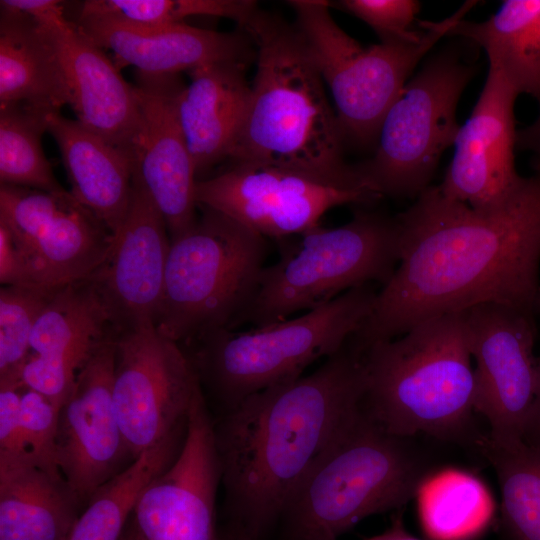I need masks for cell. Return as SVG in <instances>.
<instances>
[{"mask_svg": "<svg viewBox=\"0 0 540 540\" xmlns=\"http://www.w3.org/2000/svg\"><path fill=\"white\" fill-rule=\"evenodd\" d=\"M399 265L351 337L361 351L417 324L484 303L535 312L540 290V171L506 201L475 209L429 186L395 216Z\"/></svg>", "mask_w": 540, "mask_h": 540, "instance_id": "6da1fadb", "label": "cell"}, {"mask_svg": "<svg viewBox=\"0 0 540 540\" xmlns=\"http://www.w3.org/2000/svg\"><path fill=\"white\" fill-rule=\"evenodd\" d=\"M362 354L347 341L309 375L213 416L227 522L263 540L292 494L361 412Z\"/></svg>", "mask_w": 540, "mask_h": 540, "instance_id": "7a4b0ae2", "label": "cell"}, {"mask_svg": "<svg viewBox=\"0 0 540 540\" xmlns=\"http://www.w3.org/2000/svg\"><path fill=\"white\" fill-rule=\"evenodd\" d=\"M256 48V72L232 162L263 163L325 175L353 170L343 160L336 111L304 36L257 8L241 25Z\"/></svg>", "mask_w": 540, "mask_h": 540, "instance_id": "3957f363", "label": "cell"}, {"mask_svg": "<svg viewBox=\"0 0 540 540\" xmlns=\"http://www.w3.org/2000/svg\"><path fill=\"white\" fill-rule=\"evenodd\" d=\"M361 353V408L379 427L403 437L472 439L475 378L464 311L423 321Z\"/></svg>", "mask_w": 540, "mask_h": 540, "instance_id": "277c9868", "label": "cell"}, {"mask_svg": "<svg viewBox=\"0 0 540 540\" xmlns=\"http://www.w3.org/2000/svg\"><path fill=\"white\" fill-rule=\"evenodd\" d=\"M434 471L414 437L386 432L361 410L290 497L277 540H338L364 518L400 509Z\"/></svg>", "mask_w": 540, "mask_h": 540, "instance_id": "5b68a950", "label": "cell"}, {"mask_svg": "<svg viewBox=\"0 0 540 540\" xmlns=\"http://www.w3.org/2000/svg\"><path fill=\"white\" fill-rule=\"evenodd\" d=\"M372 284L353 288L297 318L251 330L222 329L190 344L187 352L208 406L216 415L246 397L303 376L305 369L339 351L370 316Z\"/></svg>", "mask_w": 540, "mask_h": 540, "instance_id": "8992f818", "label": "cell"}, {"mask_svg": "<svg viewBox=\"0 0 540 540\" xmlns=\"http://www.w3.org/2000/svg\"><path fill=\"white\" fill-rule=\"evenodd\" d=\"M267 238L233 218L203 207L171 239L154 326L177 343H191L242 323L258 287Z\"/></svg>", "mask_w": 540, "mask_h": 540, "instance_id": "52a82bcc", "label": "cell"}, {"mask_svg": "<svg viewBox=\"0 0 540 540\" xmlns=\"http://www.w3.org/2000/svg\"><path fill=\"white\" fill-rule=\"evenodd\" d=\"M287 241L277 240L280 258L264 267L242 322L254 327L310 311L363 285L384 286L399 258L395 217L359 210L346 224L319 226Z\"/></svg>", "mask_w": 540, "mask_h": 540, "instance_id": "ba28073f", "label": "cell"}, {"mask_svg": "<svg viewBox=\"0 0 540 540\" xmlns=\"http://www.w3.org/2000/svg\"><path fill=\"white\" fill-rule=\"evenodd\" d=\"M287 3L331 91L344 140L363 146L377 140L385 114L419 61L477 4L466 1L441 21L419 22L424 34L417 41L363 47L334 21L329 1Z\"/></svg>", "mask_w": 540, "mask_h": 540, "instance_id": "9c48e42d", "label": "cell"}, {"mask_svg": "<svg viewBox=\"0 0 540 540\" xmlns=\"http://www.w3.org/2000/svg\"><path fill=\"white\" fill-rule=\"evenodd\" d=\"M476 67L448 47L409 80L385 114L372 158L357 165L381 196L417 198L430 186L460 125L456 109Z\"/></svg>", "mask_w": 540, "mask_h": 540, "instance_id": "30bf717a", "label": "cell"}, {"mask_svg": "<svg viewBox=\"0 0 540 540\" xmlns=\"http://www.w3.org/2000/svg\"><path fill=\"white\" fill-rule=\"evenodd\" d=\"M225 171L198 180V205L223 213L265 238L305 233L331 208L367 205L381 196L357 166L325 175L263 163L232 162Z\"/></svg>", "mask_w": 540, "mask_h": 540, "instance_id": "8fae6325", "label": "cell"}, {"mask_svg": "<svg viewBox=\"0 0 540 540\" xmlns=\"http://www.w3.org/2000/svg\"><path fill=\"white\" fill-rule=\"evenodd\" d=\"M200 388L185 350L154 324L117 332L113 402L133 459L168 436L187 431Z\"/></svg>", "mask_w": 540, "mask_h": 540, "instance_id": "7c38bea8", "label": "cell"}, {"mask_svg": "<svg viewBox=\"0 0 540 540\" xmlns=\"http://www.w3.org/2000/svg\"><path fill=\"white\" fill-rule=\"evenodd\" d=\"M0 222L42 288L90 278L113 246L111 232L67 190L51 193L3 184Z\"/></svg>", "mask_w": 540, "mask_h": 540, "instance_id": "4fadbf2b", "label": "cell"}, {"mask_svg": "<svg viewBox=\"0 0 540 540\" xmlns=\"http://www.w3.org/2000/svg\"><path fill=\"white\" fill-rule=\"evenodd\" d=\"M475 361L474 409L498 441L523 440L537 385L535 312L484 303L464 311Z\"/></svg>", "mask_w": 540, "mask_h": 540, "instance_id": "5bb4252c", "label": "cell"}, {"mask_svg": "<svg viewBox=\"0 0 540 540\" xmlns=\"http://www.w3.org/2000/svg\"><path fill=\"white\" fill-rule=\"evenodd\" d=\"M116 334L80 368L59 410L57 465L83 507L103 483L134 460L113 402Z\"/></svg>", "mask_w": 540, "mask_h": 540, "instance_id": "9a60e30c", "label": "cell"}, {"mask_svg": "<svg viewBox=\"0 0 540 540\" xmlns=\"http://www.w3.org/2000/svg\"><path fill=\"white\" fill-rule=\"evenodd\" d=\"M221 470L214 419L200 388L189 413L183 447L144 490L132 517L144 540H221L216 498Z\"/></svg>", "mask_w": 540, "mask_h": 540, "instance_id": "2e32d148", "label": "cell"}, {"mask_svg": "<svg viewBox=\"0 0 540 540\" xmlns=\"http://www.w3.org/2000/svg\"><path fill=\"white\" fill-rule=\"evenodd\" d=\"M133 85L141 112L133 174L163 216L171 240L198 218L196 170L177 111L178 95L185 84L179 74L137 72Z\"/></svg>", "mask_w": 540, "mask_h": 540, "instance_id": "e0dca14e", "label": "cell"}, {"mask_svg": "<svg viewBox=\"0 0 540 540\" xmlns=\"http://www.w3.org/2000/svg\"><path fill=\"white\" fill-rule=\"evenodd\" d=\"M518 96L489 65L481 94L459 127L454 153L438 188L449 199L485 210L499 206L522 180L515 169L514 104Z\"/></svg>", "mask_w": 540, "mask_h": 540, "instance_id": "ac0fdd59", "label": "cell"}, {"mask_svg": "<svg viewBox=\"0 0 540 540\" xmlns=\"http://www.w3.org/2000/svg\"><path fill=\"white\" fill-rule=\"evenodd\" d=\"M116 331L111 311L92 278L55 289L32 332L30 355L21 374L23 386L61 407L80 368Z\"/></svg>", "mask_w": 540, "mask_h": 540, "instance_id": "d6986e66", "label": "cell"}, {"mask_svg": "<svg viewBox=\"0 0 540 540\" xmlns=\"http://www.w3.org/2000/svg\"><path fill=\"white\" fill-rule=\"evenodd\" d=\"M170 242L163 216L133 174L127 214L114 235L106 260L90 277L104 297L118 330L155 323Z\"/></svg>", "mask_w": 540, "mask_h": 540, "instance_id": "ffe728a7", "label": "cell"}, {"mask_svg": "<svg viewBox=\"0 0 540 540\" xmlns=\"http://www.w3.org/2000/svg\"><path fill=\"white\" fill-rule=\"evenodd\" d=\"M46 24L54 36L67 82L68 105L76 120L132 158L141 127L134 85L122 77L104 49L67 17Z\"/></svg>", "mask_w": 540, "mask_h": 540, "instance_id": "44dd1931", "label": "cell"}, {"mask_svg": "<svg viewBox=\"0 0 540 540\" xmlns=\"http://www.w3.org/2000/svg\"><path fill=\"white\" fill-rule=\"evenodd\" d=\"M72 22L99 47L111 50L119 69L133 66L137 72L168 75L218 62L256 60V48L241 29L228 33L178 23L140 30L96 20Z\"/></svg>", "mask_w": 540, "mask_h": 540, "instance_id": "7402d4cb", "label": "cell"}, {"mask_svg": "<svg viewBox=\"0 0 540 540\" xmlns=\"http://www.w3.org/2000/svg\"><path fill=\"white\" fill-rule=\"evenodd\" d=\"M250 64L218 62L189 71L177 99L179 121L196 175L229 159L248 111Z\"/></svg>", "mask_w": 540, "mask_h": 540, "instance_id": "603a6c76", "label": "cell"}, {"mask_svg": "<svg viewBox=\"0 0 540 540\" xmlns=\"http://www.w3.org/2000/svg\"><path fill=\"white\" fill-rule=\"evenodd\" d=\"M47 132L58 145L71 185L70 193L114 236L131 199L132 158L60 112L48 113Z\"/></svg>", "mask_w": 540, "mask_h": 540, "instance_id": "cb8c5ba5", "label": "cell"}, {"mask_svg": "<svg viewBox=\"0 0 540 540\" xmlns=\"http://www.w3.org/2000/svg\"><path fill=\"white\" fill-rule=\"evenodd\" d=\"M83 508L61 473L0 457V540H65Z\"/></svg>", "mask_w": 540, "mask_h": 540, "instance_id": "d4e9b609", "label": "cell"}, {"mask_svg": "<svg viewBox=\"0 0 540 540\" xmlns=\"http://www.w3.org/2000/svg\"><path fill=\"white\" fill-rule=\"evenodd\" d=\"M69 104L65 74L50 26L22 13H0V107L60 112Z\"/></svg>", "mask_w": 540, "mask_h": 540, "instance_id": "484cf974", "label": "cell"}, {"mask_svg": "<svg viewBox=\"0 0 540 540\" xmlns=\"http://www.w3.org/2000/svg\"><path fill=\"white\" fill-rule=\"evenodd\" d=\"M448 36L477 44L518 95L540 104V0L504 1L485 21H458Z\"/></svg>", "mask_w": 540, "mask_h": 540, "instance_id": "4316f807", "label": "cell"}, {"mask_svg": "<svg viewBox=\"0 0 540 540\" xmlns=\"http://www.w3.org/2000/svg\"><path fill=\"white\" fill-rule=\"evenodd\" d=\"M187 431L146 450L91 496L65 540H120L147 486L179 455Z\"/></svg>", "mask_w": 540, "mask_h": 540, "instance_id": "83f0119b", "label": "cell"}, {"mask_svg": "<svg viewBox=\"0 0 540 540\" xmlns=\"http://www.w3.org/2000/svg\"><path fill=\"white\" fill-rule=\"evenodd\" d=\"M416 496L423 529L433 540H469L494 514L493 499L482 481L456 468L435 470Z\"/></svg>", "mask_w": 540, "mask_h": 540, "instance_id": "f1b7e54d", "label": "cell"}, {"mask_svg": "<svg viewBox=\"0 0 540 540\" xmlns=\"http://www.w3.org/2000/svg\"><path fill=\"white\" fill-rule=\"evenodd\" d=\"M475 445L493 466L502 519L513 540H540V445L480 435Z\"/></svg>", "mask_w": 540, "mask_h": 540, "instance_id": "f546056e", "label": "cell"}, {"mask_svg": "<svg viewBox=\"0 0 540 540\" xmlns=\"http://www.w3.org/2000/svg\"><path fill=\"white\" fill-rule=\"evenodd\" d=\"M48 113L25 105L0 107L1 184L51 193L66 191L54 176L41 144Z\"/></svg>", "mask_w": 540, "mask_h": 540, "instance_id": "4dcf8cb0", "label": "cell"}, {"mask_svg": "<svg viewBox=\"0 0 540 540\" xmlns=\"http://www.w3.org/2000/svg\"><path fill=\"white\" fill-rule=\"evenodd\" d=\"M54 290L42 287H1L0 387H24L21 374L30 355L32 332Z\"/></svg>", "mask_w": 540, "mask_h": 540, "instance_id": "1f68e13d", "label": "cell"}, {"mask_svg": "<svg viewBox=\"0 0 540 540\" xmlns=\"http://www.w3.org/2000/svg\"><path fill=\"white\" fill-rule=\"evenodd\" d=\"M207 0H87L77 20H96L132 29L149 30L207 16Z\"/></svg>", "mask_w": 540, "mask_h": 540, "instance_id": "d6a6232c", "label": "cell"}, {"mask_svg": "<svg viewBox=\"0 0 540 540\" xmlns=\"http://www.w3.org/2000/svg\"><path fill=\"white\" fill-rule=\"evenodd\" d=\"M60 407L43 394L23 387L20 418L27 455L52 472L61 473L56 460V440Z\"/></svg>", "mask_w": 540, "mask_h": 540, "instance_id": "836d02e7", "label": "cell"}, {"mask_svg": "<svg viewBox=\"0 0 540 540\" xmlns=\"http://www.w3.org/2000/svg\"><path fill=\"white\" fill-rule=\"evenodd\" d=\"M330 6L348 12L369 25L381 42H412L421 39L424 28L412 29L420 3L414 0H341Z\"/></svg>", "mask_w": 540, "mask_h": 540, "instance_id": "e575fe53", "label": "cell"}, {"mask_svg": "<svg viewBox=\"0 0 540 540\" xmlns=\"http://www.w3.org/2000/svg\"><path fill=\"white\" fill-rule=\"evenodd\" d=\"M21 390L0 387V457L28 456L21 430Z\"/></svg>", "mask_w": 540, "mask_h": 540, "instance_id": "d590c367", "label": "cell"}, {"mask_svg": "<svg viewBox=\"0 0 540 540\" xmlns=\"http://www.w3.org/2000/svg\"><path fill=\"white\" fill-rule=\"evenodd\" d=\"M0 282L2 286L38 287L8 228L0 222Z\"/></svg>", "mask_w": 540, "mask_h": 540, "instance_id": "8d00e7d4", "label": "cell"}, {"mask_svg": "<svg viewBox=\"0 0 540 540\" xmlns=\"http://www.w3.org/2000/svg\"><path fill=\"white\" fill-rule=\"evenodd\" d=\"M0 8L22 13L42 23L65 17L64 4L58 0H1Z\"/></svg>", "mask_w": 540, "mask_h": 540, "instance_id": "74e56055", "label": "cell"}, {"mask_svg": "<svg viewBox=\"0 0 540 540\" xmlns=\"http://www.w3.org/2000/svg\"><path fill=\"white\" fill-rule=\"evenodd\" d=\"M516 148L532 152L536 158V170L540 171V113L532 124L517 131Z\"/></svg>", "mask_w": 540, "mask_h": 540, "instance_id": "f35d334b", "label": "cell"}, {"mask_svg": "<svg viewBox=\"0 0 540 540\" xmlns=\"http://www.w3.org/2000/svg\"><path fill=\"white\" fill-rule=\"evenodd\" d=\"M523 440L531 445H540V355L537 356L536 394L527 420Z\"/></svg>", "mask_w": 540, "mask_h": 540, "instance_id": "ab89813d", "label": "cell"}, {"mask_svg": "<svg viewBox=\"0 0 540 540\" xmlns=\"http://www.w3.org/2000/svg\"><path fill=\"white\" fill-rule=\"evenodd\" d=\"M364 540H420L410 534L402 521V516H394L391 525L382 533L366 538Z\"/></svg>", "mask_w": 540, "mask_h": 540, "instance_id": "60d3db41", "label": "cell"}, {"mask_svg": "<svg viewBox=\"0 0 540 540\" xmlns=\"http://www.w3.org/2000/svg\"><path fill=\"white\" fill-rule=\"evenodd\" d=\"M221 540H257L238 524L227 522L222 533Z\"/></svg>", "mask_w": 540, "mask_h": 540, "instance_id": "b9f144b4", "label": "cell"}, {"mask_svg": "<svg viewBox=\"0 0 540 540\" xmlns=\"http://www.w3.org/2000/svg\"><path fill=\"white\" fill-rule=\"evenodd\" d=\"M120 540H144L131 516Z\"/></svg>", "mask_w": 540, "mask_h": 540, "instance_id": "7bdbcfd3", "label": "cell"}, {"mask_svg": "<svg viewBox=\"0 0 540 540\" xmlns=\"http://www.w3.org/2000/svg\"><path fill=\"white\" fill-rule=\"evenodd\" d=\"M537 309H540V290H539L538 299H537Z\"/></svg>", "mask_w": 540, "mask_h": 540, "instance_id": "ee69618b", "label": "cell"}]
</instances>
